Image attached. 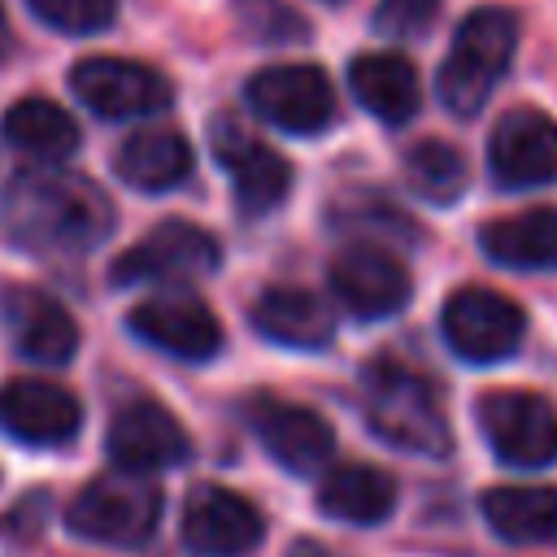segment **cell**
Instances as JSON below:
<instances>
[{"label": "cell", "mask_w": 557, "mask_h": 557, "mask_svg": "<svg viewBox=\"0 0 557 557\" xmlns=\"http://www.w3.org/2000/svg\"><path fill=\"white\" fill-rule=\"evenodd\" d=\"M0 226L26 252H87L113 231V205L78 174L35 170L4 187Z\"/></svg>", "instance_id": "obj_1"}, {"label": "cell", "mask_w": 557, "mask_h": 557, "mask_svg": "<svg viewBox=\"0 0 557 557\" xmlns=\"http://www.w3.org/2000/svg\"><path fill=\"white\" fill-rule=\"evenodd\" d=\"M326 4H335V0H326Z\"/></svg>", "instance_id": "obj_31"}, {"label": "cell", "mask_w": 557, "mask_h": 557, "mask_svg": "<svg viewBox=\"0 0 557 557\" xmlns=\"http://www.w3.org/2000/svg\"><path fill=\"white\" fill-rule=\"evenodd\" d=\"M109 457L117 470H135V474H152V470H165V466H178L191 457V440L183 431V422L139 396V400H126L113 422H109Z\"/></svg>", "instance_id": "obj_12"}, {"label": "cell", "mask_w": 557, "mask_h": 557, "mask_svg": "<svg viewBox=\"0 0 557 557\" xmlns=\"http://www.w3.org/2000/svg\"><path fill=\"white\" fill-rule=\"evenodd\" d=\"M265 522L252 500L231 487H196L183 505V540L196 557H244L261 544Z\"/></svg>", "instance_id": "obj_14"}, {"label": "cell", "mask_w": 557, "mask_h": 557, "mask_svg": "<svg viewBox=\"0 0 557 557\" xmlns=\"http://www.w3.org/2000/svg\"><path fill=\"white\" fill-rule=\"evenodd\" d=\"M318 505L326 518L335 522H352V527H374L396 509V479L379 466L366 461H348L335 466L322 487H318Z\"/></svg>", "instance_id": "obj_22"}, {"label": "cell", "mask_w": 557, "mask_h": 557, "mask_svg": "<svg viewBox=\"0 0 557 557\" xmlns=\"http://www.w3.org/2000/svg\"><path fill=\"white\" fill-rule=\"evenodd\" d=\"M440 331H444V344L461 361L492 366V361H505L518 352V344L527 335V313L492 287H461L444 300Z\"/></svg>", "instance_id": "obj_5"}, {"label": "cell", "mask_w": 557, "mask_h": 557, "mask_svg": "<svg viewBox=\"0 0 557 557\" xmlns=\"http://www.w3.org/2000/svg\"><path fill=\"white\" fill-rule=\"evenodd\" d=\"M4 139L35 161H65L78 148V122L61 104L26 96L4 113Z\"/></svg>", "instance_id": "obj_25"}, {"label": "cell", "mask_w": 557, "mask_h": 557, "mask_svg": "<svg viewBox=\"0 0 557 557\" xmlns=\"http://www.w3.org/2000/svg\"><path fill=\"white\" fill-rule=\"evenodd\" d=\"M409 187L431 205H453L466 191V157L444 139H422L405 157Z\"/></svg>", "instance_id": "obj_26"}, {"label": "cell", "mask_w": 557, "mask_h": 557, "mask_svg": "<svg viewBox=\"0 0 557 557\" xmlns=\"http://www.w3.org/2000/svg\"><path fill=\"white\" fill-rule=\"evenodd\" d=\"M191 144L174 126H144L117 148V178L139 191H170L191 174Z\"/></svg>", "instance_id": "obj_23"}, {"label": "cell", "mask_w": 557, "mask_h": 557, "mask_svg": "<svg viewBox=\"0 0 557 557\" xmlns=\"http://www.w3.org/2000/svg\"><path fill=\"white\" fill-rule=\"evenodd\" d=\"M248 104L261 122L292 131V135H318L335 117V91L331 78L318 65H270L248 78Z\"/></svg>", "instance_id": "obj_9"}, {"label": "cell", "mask_w": 557, "mask_h": 557, "mask_svg": "<svg viewBox=\"0 0 557 557\" xmlns=\"http://www.w3.org/2000/svg\"><path fill=\"white\" fill-rule=\"evenodd\" d=\"M209 144H213V157L226 170V178H231L235 200H239L244 213L261 218V213H270V209L283 205V196L292 187V170H287V161L270 144H261L235 117H218L213 131H209Z\"/></svg>", "instance_id": "obj_11"}, {"label": "cell", "mask_w": 557, "mask_h": 557, "mask_svg": "<svg viewBox=\"0 0 557 557\" xmlns=\"http://www.w3.org/2000/svg\"><path fill=\"white\" fill-rule=\"evenodd\" d=\"M483 518L505 544H553L557 548V487H492Z\"/></svg>", "instance_id": "obj_24"}, {"label": "cell", "mask_w": 557, "mask_h": 557, "mask_svg": "<svg viewBox=\"0 0 557 557\" xmlns=\"http://www.w3.org/2000/svg\"><path fill=\"white\" fill-rule=\"evenodd\" d=\"M70 87L78 91V100L109 117V122H122V117H148V113H161L170 100H174V87L161 70L144 65V61H126V57H87L74 65L70 74Z\"/></svg>", "instance_id": "obj_8"}, {"label": "cell", "mask_w": 557, "mask_h": 557, "mask_svg": "<svg viewBox=\"0 0 557 557\" xmlns=\"http://www.w3.org/2000/svg\"><path fill=\"white\" fill-rule=\"evenodd\" d=\"M161 522V487L135 470H104L78 487L65 509V527L78 540L109 548H139Z\"/></svg>", "instance_id": "obj_4"}, {"label": "cell", "mask_w": 557, "mask_h": 557, "mask_svg": "<svg viewBox=\"0 0 557 557\" xmlns=\"http://www.w3.org/2000/svg\"><path fill=\"white\" fill-rule=\"evenodd\" d=\"M409 270L374 244H357L335 257L331 292L352 318H392L409 305Z\"/></svg>", "instance_id": "obj_16"}, {"label": "cell", "mask_w": 557, "mask_h": 557, "mask_svg": "<svg viewBox=\"0 0 557 557\" xmlns=\"http://www.w3.org/2000/svg\"><path fill=\"white\" fill-rule=\"evenodd\" d=\"M9 52V17H4V4H0V61Z\"/></svg>", "instance_id": "obj_30"}, {"label": "cell", "mask_w": 557, "mask_h": 557, "mask_svg": "<svg viewBox=\"0 0 557 557\" xmlns=\"http://www.w3.org/2000/svg\"><path fill=\"white\" fill-rule=\"evenodd\" d=\"M479 431L487 448L513 470L557 461V409L540 392H487L479 400Z\"/></svg>", "instance_id": "obj_6"}, {"label": "cell", "mask_w": 557, "mask_h": 557, "mask_svg": "<svg viewBox=\"0 0 557 557\" xmlns=\"http://www.w3.org/2000/svg\"><path fill=\"white\" fill-rule=\"evenodd\" d=\"M348 87L366 113L387 126H400L418 113V70L400 52H361L348 65Z\"/></svg>", "instance_id": "obj_20"}, {"label": "cell", "mask_w": 557, "mask_h": 557, "mask_svg": "<svg viewBox=\"0 0 557 557\" xmlns=\"http://www.w3.org/2000/svg\"><path fill=\"white\" fill-rule=\"evenodd\" d=\"M222 261V248L209 231H200L196 222L170 218L157 222L135 248H126L113 261V283H191L213 274Z\"/></svg>", "instance_id": "obj_7"}, {"label": "cell", "mask_w": 557, "mask_h": 557, "mask_svg": "<svg viewBox=\"0 0 557 557\" xmlns=\"http://www.w3.org/2000/svg\"><path fill=\"white\" fill-rule=\"evenodd\" d=\"M131 331L144 344H152L170 357H183V361H209L222 348L218 313L187 292H161V296L139 300L131 309Z\"/></svg>", "instance_id": "obj_13"}, {"label": "cell", "mask_w": 557, "mask_h": 557, "mask_svg": "<svg viewBox=\"0 0 557 557\" xmlns=\"http://www.w3.org/2000/svg\"><path fill=\"white\" fill-rule=\"evenodd\" d=\"M235 13H239V26L265 44H283V39L305 35V22L278 0H235Z\"/></svg>", "instance_id": "obj_28"}, {"label": "cell", "mask_w": 557, "mask_h": 557, "mask_svg": "<svg viewBox=\"0 0 557 557\" xmlns=\"http://www.w3.org/2000/svg\"><path fill=\"white\" fill-rule=\"evenodd\" d=\"M479 248L509 270H557V209L540 205L527 213L492 218L479 231Z\"/></svg>", "instance_id": "obj_21"}, {"label": "cell", "mask_w": 557, "mask_h": 557, "mask_svg": "<svg viewBox=\"0 0 557 557\" xmlns=\"http://www.w3.org/2000/svg\"><path fill=\"white\" fill-rule=\"evenodd\" d=\"M39 22L65 35H96L113 22L117 0H26Z\"/></svg>", "instance_id": "obj_27"}, {"label": "cell", "mask_w": 557, "mask_h": 557, "mask_svg": "<svg viewBox=\"0 0 557 557\" xmlns=\"http://www.w3.org/2000/svg\"><path fill=\"white\" fill-rule=\"evenodd\" d=\"M252 326L283 348H326L335 335L331 305L305 287H270L252 305Z\"/></svg>", "instance_id": "obj_19"}, {"label": "cell", "mask_w": 557, "mask_h": 557, "mask_svg": "<svg viewBox=\"0 0 557 557\" xmlns=\"http://www.w3.org/2000/svg\"><path fill=\"white\" fill-rule=\"evenodd\" d=\"M83 405L74 392L44 379H13L0 387V431L30 448H61L78 435Z\"/></svg>", "instance_id": "obj_15"}, {"label": "cell", "mask_w": 557, "mask_h": 557, "mask_svg": "<svg viewBox=\"0 0 557 557\" xmlns=\"http://www.w3.org/2000/svg\"><path fill=\"white\" fill-rule=\"evenodd\" d=\"M435 13H440V0H379L374 26H379L383 35L405 39V35H422Z\"/></svg>", "instance_id": "obj_29"}, {"label": "cell", "mask_w": 557, "mask_h": 557, "mask_svg": "<svg viewBox=\"0 0 557 557\" xmlns=\"http://www.w3.org/2000/svg\"><path fill=\"white\" fill-rule=\"evenodd\" d=\"M0 322L13 348L35 366H65L78 352V326L39 287H4L0 292Z\"/></svg>", "instance_id": "obj_18"}, {"label": "cell", "mask_w": 557, "mask_h": 557, "mask_svg": "<svg viewBox=\"0 0 557 557\" xmlns=\"http://www.w3.org/2000/svg\"><path fill=\"white\" fill-rule=\"evenodd\" d=\"M248 422L261 440V448L292 474H313L331 461L335 453V431L326 426L322 413L305 409V405H292V400H274V396H261L252 409H248Z\"/></svg>", "instance_id": "obj_17"}, {"label": "cell", "mask_w": 557, "mask_h": 557, "mask_svg": "<svg viewBox=\"0 0 557 557\" xmlns=\"http://www.w3.org/2000/svg\"><path fill=\"white\" fill-rule=\"evenodd\" d=\"M366 422L383 444L400 453L444 457L453 444L435 387L400 361H374L366 370Z\"/></svg>", "instance_id": "obj_2"}, {"label": "cell", "mask_w": 557, "mask_h": 557, "mask_svg": "<svg viewBox=\"0 0 557 557\" xmlns=\"http://www.w3.org/2000/svg\"><path fill=\"white\" fill-rule=\"evenodd\" d=\"M487 170L505 191L557 183V122L540 109H509L492 126Z\"/></svg>", "instance_id": "obj_10"}, {"label": "cell", "mask_w": 557, "mask_h": 557, "mask_svg": "<svg viewBox=\"0 0 557 557\" xmlns=\"http://www.w3.org/2000/svg\"><path fill=\"white\" fill-rule=\"evenodd\" d=\"M513 48H518V17L509 9L487 4V9L466 13L448 44V57L435 74L440 100L461 117L474 113L492 96L496 78L509 70Z\"/></svg>", "instance_id": "obj_3"}]
</instances>
